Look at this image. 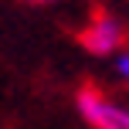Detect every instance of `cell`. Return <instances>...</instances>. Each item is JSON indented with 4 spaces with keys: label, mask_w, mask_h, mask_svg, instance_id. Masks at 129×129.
Masks as SVG:
<instances>
[{
    "label": "cell",
    "mask_w": 129,
    "mask_h": 129,
    "mask_svg": "<svg viewBox=\"0 0 129 129\" xmlns=\"http://www.w3.org/2000/svg\"><path fill=\"white\" fill-rule=\"evenodd\" d=\"M126 41V24L116 17V14H92L88 24L78 31V44L85 48L88 54H99V58H105V54H116L119 48H122Z\"/></svg>",
    "instance_id": "cell-2"
},
{
    "label": "cell",
    "mask_w": 129,
    "mask_h": 129,
    "mask_svg": "<svg viewBox=\"0 0 129 129\" xmlns=\"http://www.w3.org/2000/svg\"><path fill=\"white\" fill-rule=\"evenodd\" d=\"M27 4H54V0H27Z\"/></svg>",
    "instance_id": "cell-4"
},
{
    "label": "cell",
    "mask_w": 129,
    "mask_h": 129,
    "mask_svg": "<svg viewBox=\"0 0 129 129\" xmlns=\"http://www.w3.org/2000/svg\"><path fill=\"white\" fill-rule=\"evenodd\" d=\"M116 71H119L122 82H129V51H122V54L116 58Z\"/></svg>",
    "instance_id": "cell-3"
},
{
    "label": "cell",
    "mask_w": 129,
    "mask_h": 129,
    "mask_svg": "<svg viewBox=\"0 0 129 129\" xmlns=\"http://www.w3.org/2000/svg\"><path fill=\"white\" fill-rule=\"evenodd\" d=\"M75 109H78V116H82L85 122L95 126V129H129V109L119 105V102H112V99H105L102 92L92 88V85L78 88Z\"/></svg>",
    "instance_id": "cell-1"
}]
</instances>
